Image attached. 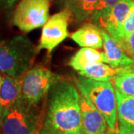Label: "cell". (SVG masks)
<instances>
[{"mask_svg":"<svg viewBox=\"0 0 134 134\" xmlns=\"http://www.w3.org/2000/svg\"><path fill=\"white\" fill-rule=\"evenodd\" d=\"M133 32H134V0L130 9L129 13L121 28L119 39L117 42L119 43L124 37Z\"/></svg>","mask_w":134,"mask_h":134,"instance_id":"obj_19","label":"cell"},{"mask_svg":"<svg viewBox=\"0 0 134 134\" xmlns=\"http://www.w3.org/2000/svg\"><path fill=\"white\" fill-rule=\"evenodd\" d=\"M40 134H69L65 133V132H63L60 130H58L54 129L51 126H49L47 124H44V126L41 128L40 130Z\"/></svg>","mask_w":134,"mask_h":134,"instance_id":"obj_21","label":"cell"},{"mask_svg":"<svg viewBox=\"0 0 134 134\" xmlns=\"http://www.w3.org/2000/svg\"><path fill=\"white\" fill-rule=\"evenodd\" d=\"M37 48L23 35L0 40V72L14 77H22L32 66Z\"/></svg>","mask_w":134,"mask_h":134,"instance_id":"obj_2","label":"cell"},{"mask_svg":"<svg viewBox=\"0 0 134 134\" xmlns=\"http://www.w3.org/2000/svg\"><path fill=\"white\" fill-rule=\"evenodd\" d=\"M39 116L35 106L21 98L0 115L2 134H40Z\"/></svg>","mask_w":134,"mask_h":134,"instance_id":"obj_4","label":"cell"},{"mask_svg":"<svg viewBox=\"0 0 134 134\" xmlns=\"http://www.w3.org/2000/svg\"><path fill=\"white\" fill-rule=\"evenodd\" d=\"M98 63H106L104 52H100L95 48L83 47L71 58L69 64L75 70L81 72Z\"/></svg>","mask_w":134,"mask_h":134,"instance_id":"obj_13","label":"cell"},{"mask_svg":"<svg viewBox=\"0 0 134 134\" xmlns=\"http://www.w3.org/2000/svg\"><path fill=\"white\" fill-rule=\"evenodd\" d=\"M0 134H2V133H1V130H0Z\"/></svg>","mask_w":134,"mask_h":134,"instance_id":"obj_26","label":"cell"},{"mask_svg":"<svg viewBox=\"0 0 134 134\" xmlns=\"http://www.w3.org/2000/svg\"><path fill=\"white\" fill-rule=\"evenodd\" d=\"M112 81L115 90L123 95L134 97V68L132 66L122 67L113 76Z\"/></svg>","mask_w":134,"mask_h":134,"instance_id":"obj_16","label":"cell"},{"mask_svg":"<svg viewBox=\"0 0 134 134\" xmlns=\"http://www.w3.org/2000/svg\"><path fill=\"white\" fill-rule=\"evenodd\" d=\"M119 44L124 51L127 53V55L134 60V32L124 37Z\"/></svg>","mask_w":134,"mask_h":134,"instance_id":"obj_20","label":"cell"},{"mask_svg":"<svg viewBox=\"0 0 134 134\" xmlns=\"http://www.w3.org/2000/svg\"><path fill=\"white\" fill-rule=\"evenodd\" d=\"M48 114L45 123L69 134H83L80 94L66 81H58L50 91Z\"/></svg>","mask_w":134,"mask_h":134,"instance_id":"obj_1","label":"cell"},{"mask_svg":"<svg viewBox=\"0 0 134 134\" xmlns=\"http://www.w3.org/2000/svg\"><path fill=\"white\" fill-rule=\"evenodd\" d=\"M115 134H134V130L128 129L123 126H120L119 131Z\"/></svg>","mask_w":134,"mask_h":134,"instance_id":"obj_23","label":"cell"},{"mask_svg":"<svg viewBox=\"0 0 134 134\" xmlns=\"http://www.w3.org/2000/svg\"><path fill=\"white\" fill-rule=\"evenodd\" d=\"M115 133L114 132H113V131H111L110 130H107L105 132H104V133H99V134H115Z\"/></svg>","mask_w":134,"mask_h":134,"instance_id":"obj_24","label":"cell"},{"mask_svg":"<svg viewBox=\"0 0 134 134\" xmlns=\"http://www.w3.org/2000/svg\"><path fill=\"white\" fill-rule=\"evenodd\" d=\"M121 68H113L104 63H98L78 72L79 75L94 81H112L113 77L121 71Z\"/></svg>","mask_w":134,"mask_h":134,"instance_id":"obj_15","label":"cell"},{"mask_svg":"<svg viewBox=\"0 0 134 134\" xmlns=\"http://www.w3.org/2000/svg\"><path fill=\"white\" fill-rule=\"evenodd\" d=\"M98 0H66L67 8L78 21L92 16L96 10Z\"/></svg>","mask_w":134,"mask_h":134,"instance_id":"obj_17","label":"cell"},{"mask_svg":"<svg viewBox=\"0 0 134 134\" xmlns=\"http://www.w3.org/2000/svg\"><path fill=\"white\" fill-rule=\"evenodd\" d=\"M103 39V48L106 63L113 68H122L132 66L134 60L126 54L119 43L110 34L100 27Z\"/></svg>","mask_w":134,"mask_h":134,"instance_id":"obj_10","label":"cell"},{"mask_svg":"<svg viewBox=\"0 0 134 134\" xmlns=\"http://www.w3.org/2000/svg\"><path fill=\"white\" fill-rule=\"evenodd\" d=\"M51 0H20L15 8L12 23L28 33L43 27L49 19Z\"/></svg>","mask_w":134,"mask_h":134,"instance_id":"obj_6","label":"cell"},{"mask_svg":"<svg viewBox=\"0 0 134 134\" xmlns=\"http://www.w3.org/2000/svg\"><path fill=\"white\" fill-rule=\"evenodd\" d=\"M71 39L81 47L100 49L103 47L100 28L92 23H86L71 35Z\"/></svg>","mask_w":134,"mask_h":134,"instance_id":"obj_12","label":"cell"},{"mask_svg":"<svg viewBox=\"0 0 134 134\" xmlns=\"http://www.w3.org/2000/svg\"><path fill=\"white\" fill-rule=\"evenodd\" d=\"M0 115H1V112H0Z\"/></svg>","mask_w":134,"mask_h":134,"instance_id":"obj_27","label":"cell"},{"mask_svg":"<svg viewBox=\"0 0 134 134\" xmlns=\"http://www.w3.org/2000/svg\"><path fill=\"white\" fill-rule=\"evenodd\" d=\"M1 86H2V77L0 75V89H1Z\"/></svg>","mask_w":134,"mask_h":134,"instance_id":"obj_25","label":"cell"},{"mask_svg":"<svg viewBox=\"0 0 134 134\" xmlns=\"http://www.w3.org/2000/svg\"><path fill=\"white\" fill-rule=\"evenodd\" d=\"M133 2V0H119L109 13L98 22L100 27L116 41L119 39L121 28L129 13Z\"/></svg>","mask_w":134,"mask_h":134,"instance_id":"obj_9","label":"cell"},{"mask_svg":"<svg viewBox=\"0 0 134 134\" xmlns=\"http://www.w3.org/2000/svg\"><path fill=\"white\" fill-rule=\"evenodd\" d=\"M76 84L82 96L104 115L108 129L117 133L119 127L118 126L115 90L113 82L97 81L79 76L77 79Z\"/></svg>","mask_w":134,"mask_h":134,"instance_id":"obj_3","label":"cell"},{"mask_svg":"<svg viewBox=\"0 0 134 134\" xmlns=\"http://www.w3.org/2000/svg\"><path fill=\"white\" fill-rule=\"evenodd\" d=\"M17 1L18 0H0V9L2 10L10 9Z\"/></svg>","mask_w":134,"mask_h":134,"instance_id":"obj_22","label":"cell"},{"mask_svg":"<svg viewBox=\"0 0 134 134\" xmlns=\"http://www.w3.org/2000/svg\"><path fill=\"white\" fill-rule=\"evenodd\" d=\"M22 77H14L7 75L2 77L0 89V112L14 105L22 98Z\"/></svg>","mask_w":134,"mask_h":134,"instance_id":"obj_11","label":"cell"},{"mask_svg":"<svg viewBox=\"0 0 134 134\" xmlns=\"http://www.w3.org/2000/svg\"><path fill=\"white\" fill-rule=\"evenodd\" d=\"M60 79L58 75L42 66L31 68L23 77L22 98L36 106Z\"/></svg>","mask_w":134,"mask_h":134,"instance_id":"obj_5","label":"cell"},{"mask_svg":"<svg viewBox=\"0 0 134 134\" xmlns=\"http://www.w3.org/2000/svg\"><path fill=\"white\" fill-rule=\"evenodd\" d=\"M119 0H98L94 14L92 16L94 22H98L109 13L112 8L116 5Z\"/></svg>","mask_w":134,"mask_h":134,"instance_id":"obj_18","label":"cell"},{"mask_svg":"<svg viewBox=\"0 0 134 134\" xmlns=\"http://www.w3.org/2000/svg\"><path fill=\"white\" fill-rule=\"evenodd\" d=\"M71 16V10L66 8L49 17L43 25L37 51L46 49L50 54L66 38L69 36L68 26Z\"/></svg>","mask_w":134,"mask_h":134,"instance_id":"obj_7","label":"cell"},{"mask_svg":"<svg viewBox=\"0 0 134 134\" xmlns=\"http://www.w3.org/2000/svg\"><path fill=\"white\" fill-rule=\"evenodd\" d=\"M80 106L83 134H99L109 130L104 115L81 94Z\"/></svg>","mask_w":134,"mask_h":134,"instance_id":"obj_8","label":"cell"},{"mask_svg":"<svg viewBox=\"0 0 134 134\" xmlns=\"http://www.w3.org/2000/svg\"><path fill=\"white\" fill-rule=\"evenodd\" d=\"M117 113L120 126L134 130V97L115 90Z\"/></svg>","mask_w":134,"mask_h":134,"instance_id":"obj_14","label":"cell"}]
</instances>
